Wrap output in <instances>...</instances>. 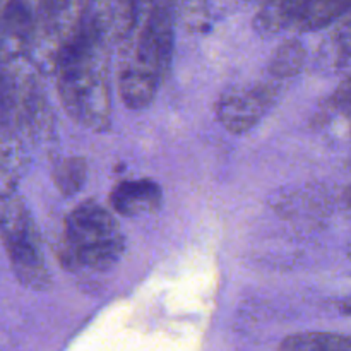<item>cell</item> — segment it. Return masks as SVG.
Listing matches in <instances>:
<instances>
[{
    "mask_svg": "<svg viewBox=\"0 0 351 351\" xmlns=\"http://www.w3.org/2000/svg\"><path fill=\"white\" fill-rule=\"evenodd\" d=\"M58 91L72 119L93 130L110 125V77L95 27L79 31L58 55Z\"/></svg>",
    "mask_w": 351,
    "mask_h": 351,
    "instance_id": "6da1fadb",
    "label": "cell"
},
{
    "mask_svg": "<svg viewBox=\"0 0 351 351\" xmlns=\"http://www.w3.org/2000/svg\"><path fill=\"white\" fill-rule=\"evenodd\" d=\"M173 53L170 16L158 9L151 14L137 40L134 57L120 72V95L130 110L151 105Z\"/></svg>",
    "mask_w": 351,
    "mask_h": 351,
    "instance_id": "7a4b0ae2",
    "label": "cell"
},
{
    "mask_svg": "<svg viewBox=\"0 0 351 351\" xmlns=\"http://www.w3.org/2000/svg\"><path fill=\"white\" fill-rule=\"evenodd\" d=\"M65 239L75 261L93 271L115 266L125 249L117 219L105 206L95 201L82 202L67 216Z\"/></svg>",
    "mask_w": 351,
    "mask_h": 351,
    "instance_id": "3957f363",
    "label": "cell"
},
{
    "mask_svg": "<svg viewBox=\"0 0 351 351\" xmlns=\"http://www.w3.org/2000/svg\"><path fill=\"white\" fill-rule=\"evenodd\" d=\"M3 239L10 264L19 281L34 290H45L50 285V276L45 266L34 226L21 206H14L3 219Z\"/></svg>",
    "mask_w": 351,
    "mask_h": 351,
    "instance_id": "277c9868",
    "label": "cell"
},
{
    "mask_svg": "<svg viewBox=\"0 0 351 351\" xmlns=\"http://www.w3.org/2000/svg\"><path fill=\"white\" fill-rule=\"evenodd\" d=\"M273 86L259 84L252 88L232 89L218 103V119L226 130L243 134L252 129L273 105Z\"/></svg>",
    "mask_w": 351,
    "mask_h": 351,
    "instance_id": "5b68a950",
    "label": "cell"
},
{
    "mask_svg": "<svg viewBox=\"0 0 351 351\" xmlns=\"http://www.w3.org/2000/svg\"><path fill=\"white\" fill-rule=\"evenodd\" d=\"M161 202H163L161 187L149 178L120 182L110 194V204L113 211L125 218L154 213Z\"/></svg>",
    "mask_w": 351,
    "mask_h": 351,
    "instance_id": "8992f818",
    "label": "cell"
},
{
    "mask_svg": "<svg viewBox=\"0 0 351 351\" xmlns=\"http://www.w3.org/2000/svg\"><path fill=\"white\" fill-rule=\"evenodd\" d=\"M278 351H351V336L338 332H295L281 341Z\"/></svg>",
    "mask_w": 351,
    "mask_h": 351,
    "instance_id": "52a82bcc",
    "label": "cell"
},
{
    "mask_svg": "<svg viewBox=\"0 0 351 351\" xmlns=\"http://www.w3.org/2000/svg\"><path fill=\"white\" fill-rule=\"evenodd\" d=\"M305 64V50L298 41L283 43L271 60V74L276 79L293 77Z\"/></svg>",
    "mask_w": 351,
    "mask_h": 351,
    "instance_id": "ba28073f",
    "label": "cell"
},
{
    "mask_svg": "<svg viewBox=\"0 0 351 351\" xmlns=\"http://www.w3.org/2000/svg\"><path fill=\"white\" fill-rule=\"evenodd\" d=\"M55 184L62 194L74 195L86 180V163L82 158H67L55 170Z\"/></svg>",
    "mask_w": 351,
    "mask_h": 351,
    "instance_id": "9c48e42d",
    "label": "cell"
},
{
    "mask_svg": "<svg viewBox=\"0 0 351 351\" xmlns=\"http://www.w3.org/2000/svg\"><path fill=\"white\" fill-rule=\"evenodd\" d=\"M332 103H335L336 108H339L341 112L351 113V75H348V77L338 86V89L335 91V96H332Z\"/></svg>",
    "mask_w": 351,
    "mask_h": 351,
    "instance_id": "30bf717a",
    "label": "cell"
},
{
    "mask_svg": "<svg viewBox=\"0 0 351 351\" xmlns=\"http://www.w3.org/2000/svg\"><path fill=\"white\" fill-rule=\"evenodd\" d=\"M341 47L343 50L346 51V53L351 57V24L348 27L345 29V33H343V38H341Z\"/></svg>",
    "mask_w": 351,
    "mask_h": 351,
    "instance_id": "8fae6325",
    "label": "cell"
},
{
    "mask_svg": "<svg viewBox=\"0 0 351 351\" xmlns=\"http://www.w3.org/2000/svg\"><path fill=\"white\" fill-rule=\"evenodd\" d=\"M341 311H343V314H345V315H350V317H351V298H348V300L343 302Z\"/></svg>",
    "mask_w": 351,
    "mask_h": 351,
    "instance_id": "7c38bea8",
    "label": "cell"
},
{
    "mask_svg": "<svg viewBox=\"0 0 351 351\" xmlns=\"http://www.w3.org/2000/svg\"><path fill=\"white\" fill-rule=\"evenodd\" d=\"M345 197H346V202H348V204L351 206V185L348 189H346V194H345Z\"/></svg>",
    "mask_w": 351,
    "mask_h": 351,
    "instance_id": "4fadbf2b",
    "label": "cell"
}]
</instances>
